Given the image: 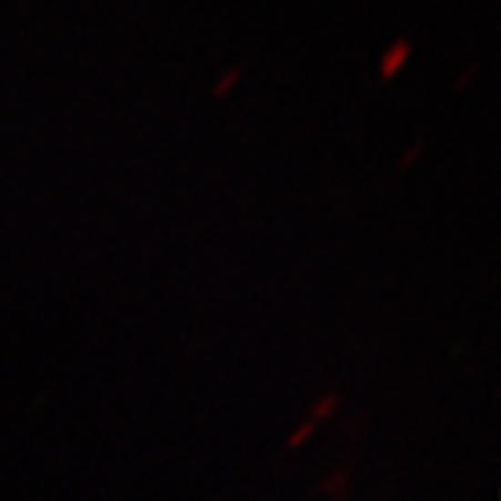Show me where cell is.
Masks as SVG:
<instances>
[{
    "label": "cell",
    "instance_id": "obj_1",
    "mask_svg": "<svg viewBox=\"0 0 501 501\" xmlns=\"http://www.w3.org/2000/svg\"><path fill=\"white\" fill-rule=\"evenodd\" d=\"M410 56H413V42H410L407 36H398V39L384 50V54H382V59H379V78H382V81H393L401 70L407 67Z\"/></svg>",
    "mask_w": 501,
    "mask_h": 501
},
{
    "label": "cell",
    "instance_id": "obj_2",
    "mask_svg": "<svg viewBox=\"0 0 501 501\" xmlns=\"http://www.w3.org/2000/svg\"><path fill=\"white\" fill-rule=\"evenodd\" d=\"M343 407V395L337 390H323L315 401H312V407H310V421L318 426L323 421H332Z\"/></svg>",
    "mask_w": 501,
    "mask_h": 501
},
{
    "label": "cell",
    "instance_id": "obj_3",
    "mask_svg": "<svg viewBox=\"0 0 501 501\" xmlns=\"http://www.w3.org/2000/svg\"><path fill=\"white\" fill-rule=\"evenodd\" d=\"M348 485H351V468L348 465H337L326 479L318 482V493H326L332 498H348Z\"/></svg>",
    "mask_w": 501,
    "mask_h": 501
},
{
    "label": "cell",
    "instance_id": "obj_4",
    "mask_svg": "<svg viewBox=\"0 0 501 501\" xmlns=\"http://www.w3.org/2000/svg\"><path fill=\"white\" fill-rule=\"evenodd\" d=\"M240 81H242V67H229V70H223V73L215 78V84H212V95H215V97H226V95H231V92L240 87Z\"/></svg>",
    "mask_w": 501,
    "mask_h": 501
},
{
    "label": "cell",
    "instance_id": "obj_5",
    "mask_svg": "<svg viewBox=\"0 0 501 501\" xmlns=\"http://www.w3.org/2000/svg\"><path fill=\"white\" fill-rule=\"evenodd\" d=\"M315 424L312 421H304V424H301V426H295L290 435H287V440H284V445L290 448V451H298V448H304L310 440H312V435H315Z\"/></svg>",
    "mask_w": 501,
    "mask_h": 501
},
{
    "label": "cell",
    "instance_id": "obj_6",
    "mask_svg": "<svg viewBox=\"0 0 501 501\" xmlns=\"http://www.w3.org/2000/svg\"><path fill=\"white\" fill-rule=\"evenodd\" d=\"M424 157V142L418 139V142H413L407 150H404V154H401V159H398V170L401 173H407L410 168H415L418 165V159Z\"/></svg>",
    "mask_w": 501,
    "mask_h": 501
},
{
    "label": "cell",
    "instance_id": "obj_7",
    "mask_svg": "<svg viewBox=\"0 0 501 501\" xmlns=\"http://www.w3.org/2000/svg\"><path fill=\"white\" fill-rule=\"evenodd\" d=\"M476 73H479V67H476V65H471L468 70H463V73H460V78L455 81V89H457V92H463V89L474 81V76H476Z\"/></svg>",
    "mask_w": 501,
    "mask_h": 501
}]
</instances>
